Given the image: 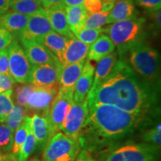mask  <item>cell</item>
<instances>
[{
	"mask_svg": "<svg viewBox=\"0 0 161 161\" xmlns=\"http://www.w3.org/2000/svg\"><path fill=\"white\" fill-rule=\"evenodd\" d=\"M160 82L141 78L124 60L119 58L109 75L86 96L88 107L110 104L127 112L160 115Z\"/></svg>",
	"mask_w": 161,
	"mask_h": 161,
	"instance_id": "obj_1",
	"label": "cell"
},
{
	"mask_svg": "<svg viewBox=\"0 0 161 161\" xmlns=\"http://www.w3.org/2000/svg\"><path fill=\"white\" fill-rule=\"evenodd\" d=\"M88 109L87 119L78 137L81 148L88 151L116 144L140 130L148 121L160 116L134 114L104 104H93Z\"/></svg>",
	"mask_w": 161,
	"mask_h": 161,
	"instance_id": "obj_2",
	"label": "cell"
},
{
	"mask_svg": "<svg viewBox=\"0 0 161 161\" xmlns=\"http://www.w3.org/2000/svg\"><path fill=\"white\" fill-rule=\"evenodd\" d=\"M126 55L127 60H124L141 78L150 82H160V56L158 50L143 41L131 46L124 57Z\"/></svg>",
	"mask_w": 161,
	"mask_h": 161,
	"instance_id": "obj_3",
	"label": "cell"
},
{
	"mask_svg": "<svg viewBox=\"0 0 161 161\" xmlns=\"http://www.w3.org/2000/svg\"><path fill=\"white\" fill-rule=\"evenodd\" d=\"M146 19L133 16L130 19L111 23L104 29V33L117 49L119 58L124 57L131 46L143 42Z\"/></svg>",
	"mask_w": 161,
	"mask_h": 161,
	"instance_id": "obj_4",
	"label": "cell"
},
{
	"mask_svg": "<svg viewBox=\"0 0 161 161\" xmlns=\"http://www.w3.org/2000/svg\"><path fill=\"white\" fill-rule=\"evenodd\" d=\"M78 140L58 131L43 150V161H73L80 152Z\"/></svg>",
	"mask_w": 161,
	"mask_h": 161,
	"instance_id": "obj_5",
	"label": "cell"
},
{
	"mask_svg": "<svg viewBox=\"0 0 161 161\" xmlns=\"http://www.w3.org/2000/svg\"><path fill=\"white\" fill-rule=\"evenodd\" d=\"M160 148L145 143H130L110 151L103 161H158Z\"/></svg>",
	"mask_w": 161,
	"mask_h": 161,
	"instance_id": "obj_6",
	"label": "cell"
},
{
	"mask_svg": "<svg viewBox=\"0 0 161 161\" xmlns=\"http://www.w3.org/2000/svg\"><path fill=\"white\" fill-rule=\"evenodd\" d=\"M10 75L15 82L29 84L33 65L29 61L23 48L14 40L8 47Z\"/></svg>",
	"mask_w": 161,
	"mask_h": 161,
	"instance_id": "obj_7",
	"label": "cell"
},
{
	"mask_svg": "<svg viewBox=\"0 0 161 161\" xmlns=\"http://www.w3.org/2000/svg\"><path fill=\"white\" fill-rule=\"evenodd\" d=\"M74 89L58 87L57 94L50 104L48 119L51 126L52 136L60 131L62 125L73 103Z\"/></svg>",
	"mask_w": 161,
	"mask_h": 161,
	"instance_id": "obj_8",
	"label": "cell"
},
{
	"mask_svg": "<svg viewBox=\"0 0 161 161\" xmlns=\"http://www.w3.org/2000/svg\"><path fill=\"white\" fill-rule=\"evenodd\" d=\"M88 104L86 98L81 103H73L70 107L62 125L60 131L66 135L78 140L80 131L88 116Z\"/></svg>",
	"mask_w": 161,
	"mask_h": 161,
	"instance_id": "obj_9",
	"label": "cell"
},
{
	"mask_svg": "<svg viewBox=\"0 0 161 161\" xmlns=\"http://www.w3.org/2000/svg\"><path fill=\"white\" fill-rule=\"evenodd\" d=\"M58 90V84L50 86H35L31 85L25 107L26 109L48 115L50 104Z\"/></svg>",
	"mask_w": 161,
	"mask_h": 161,
	"instance_id": "obj_10",
	"label": "cell"
},
{
	"mask_svg": "<svg viewBox=\"0 0 161 161\" xmlns=\"http://www.w3.org/2000/svg\"><path fill=\"white\" fill-rule=\"evenodd\" d=\"M52 31L51 25L46 17L44 8H43L29 16L27 25L19 39L37 41Z\"/></svg>",
	"mask_w": 161,
	"mask_h": 161,
	"instance_id": "obj_11",
	"label": "cell"
},
{
	"mask_svg": "<svg viewBox=\"0 0 161 161\" xmlns=\"http://www.w3.org/2000/svg\"><path fill=\"white\" fill-rule=\"evenodd\" d=\"M19 40L32 65L53 64L62 66L57 58L40 43L34 40Z\"/></svg>",
	"mask_w": 161,
	"mask_h": 161,
	"instance_id": "obj_12",
	"label": "cell"
},
{
	"mask_svg": "<svg viewBox=\"0 0 161 161\" xmlns=\"http://www.w3.org/2000/svg\"><path fill=\"white\" fill-rule=\"evenodd\" d=\"M61 69L62 66L60 65H33L29 84L35 86L57 85Z\"/></svg>",
	"mask_w": 161,
	"mask_h": 161,
	"instance_id": "obj_13",
	"label": "cell"
},
{
	"mask_svg": "<svg viewBox=\"0 0 161 161\" xmlns=\"http://www.w3.org/2000/svg\"><path fill=\"white\" fill-rule=\"evenodd\" d=\"M64 3L58 4L48 8H44L45 14L51 25L52 31L66 37L73 38L75 36L70 31L66 17V11Z\"/></svg>",
	"mask_w": 161,
	"mask_h": 161,
	"instance_id": "obj_14",
	"label": "cell"
},
{
	"mask_svg": "<svg viewBox=\"0 0 161 161\" xmlns=\"http://www.w3.org/2000/svg\"><path fill=\"white\" fill-rule=\"evenodd\" d=\"M95 66L91 64L90 60H85L81 73L74 86L73 102L81 103L86 99V96L91 88L93 80Z\"/></svg>",
	"mask_w": 161,
	"mask_h": 161,
	"instance_id": "obj_15",
	"label": "cell"
},
{
	"mask_svg": "<svg viewBox=\"0 0 161 161\" xmlns=\"http://www.w3.org/2000/svg\"><path fill=\"white\" fill-rule=\"evenodd\" d=\"M31 130L36 141V149L43 151L52 136L48 115L34 114L31 117Z\"/></svg>",
	"mask_w": 161,
	"mask_h": 161,
	"instance_id": "obj_16",
	"label": "cell"
},
{
	"mask_svg": "<svg viewBox=\"0 0 161 161\" xmlns=\"http://www.w3.org/2000/svg\"><path fill=\"white\" fill-rule=\"evenodd\" d=\"M69 40V37H66L57 32L52 31L43 36L36 42L43 45L51 53L53 54L62 65L64 54Z\"/></svg>",
	"mask_w": 161,
	"mask_h": 161,
	"instance_id": "obj_17",
	"label": "cell"
},
{
	"mask_svg": "<svg viewBox=\"0 0 161 161\" xmlns=\"http://www.w3.org/2000/svg\"><path fill=\"white\" fill-rule=\"evenodd\" d=\"M29 17L14 11H8L5 14H0V27L9 31L14 37L19 38L27 25Z\"/></svg>",
	"mask_w": 161,
	"mask_h": 161,
	"instance_id": "obj_18",
	"label": "cell"
},
{
	"mask_svg": "<svg viewBox=\"0 0 161 161\" xmlns=\"http://www.w3.org/2000/svg\"><path fill=\"white\" fill-rule=\"evenodd\" d=\"M90 45L81 42L75 37L69 38L64 54L62 66L66 64L85 61Z\"/></svg>",
	"mask_w": 161,
	"mask_h": 161,
	"instance_id": "obj_19",
	"label": "cell"
},
{
	"mask_svg": "<svg viewBox=\"0 0 161 161\" xmlns=\"http://www.w3.org/2000/svg\"><path fill=\"white\" fill-rule=\"evenodd\" d=\"M118 59L119 56L117 52H114L98 60L97 66L95 68L91 88H90V90L87 95L93 92L98 85L109 75V74L115 66Z\"/></svg>",
	"mask_w": 161,
	"mask_h": 161,
	"instance_id": "obj_20",
	"label": "cell"
},
{
	"mask_svg": "<svg viewBox=\"0 0 161 161\" xmlns=\"http://www.w3.org/2000/svg\"><path fill=\"white\" fill-rule=\"evenodd\" d=\"M85 61L66 64L62 66L58 80V87L74 89V86L83 69Z\"/></svg>",
	"mask_w": 161,
	"mask_h": 161,
	"instance_id": "obj_21",
	"label": "cell"
},
{
	"mask_svg": "<svg viewBox=\"0 0 161 161\" xmlns=\"http://www.w3.org/2000/svg\"><path fill=\"white\" fill-rule=\"evenodd\" d=\"M66 17L70 31L74 36L84 28V23L87 17L83 5L65 7Z\"/></svg>",
	"mask_w": 161,
	"mask_h": 161,
	"instance_id": "obj_22",
	"label": "cell"
},
{
	"mask_svg": "<svg viewBox=\"0 0 161 161\" xmlns=\"http://www.w3.org/2000/svg\"><path fill=\"white\" fill-rule=\"evenodd\" d=\"M115 46L110 37L102 35L90 46L88 51V60L98 61L102 58L115 51Z\"/></svg>",
	"mask_w": 161,
	"mask_h": 161,
	"instance_id": "obj_23",
	"label": "cell"
},
{
	"mask_svg": "<svg viewBox=\"0 0 161 161\" xmlns=\"http://www.w3.org/2000/svg\"><path fill=\"white\" fill-rule=\"evenodd\" d=\"M134 11L135 7L133 0H120L116 2L108 16L107 24L130 19L134 16Z\"/></svg>",
	"mask_w": 161,
	"mask_h": 161,
	"instance_id": "obj_24",
	"label": "cell"
},
{
	"mask_svg": "<svg viewBox=\"0 0 161 161\" xmlns=\"http://www.w3.org/2000/svg\"><path fill=\"white\" fill-rule=\"evenodd\" d=\"M141 140L143 142L160 148L161 129L160 118L152 119L146 122L140 129Z\"/></svg>",
	"mask_w": 161,
	"mask_h": 161,
	"instance_id": "obj_25",
	"label": "cell"
},
{
	"mask_svg": "<svg viewBox=\"0 0 161 161\" xmlns=\"http://www.w3.org/2000/svg\"><path fill=\"white\" fill-rule=\"evenodd\" d=\"M12 11L30 16L43 9L40 0H10Z\"/></svg>",
	"mask_w": 161,
	"mask_h": 161,
	"instance_id": "obj_26",
	"label": "cell"
},
{
	"mask_svg": "<svg viewBox=\"0 0 161 161\" xmlns=\"http://www.w3.org/2000/svg\"><path fill=\"white\" fill-rule=\"evenodd\" d=\"M31 118L25 116L23 119V122L15 130L14 136L13 147H12L11 149V153L14 154L15 156H17L20 148H21L24 141L28 135L29 130L31 128Z\"/></svg>",
	"mask_w": 161,
	"mask_h": 161,
	"instance_id": "obj_27",
	"label": "cell"
},
{
	"mask_svg": "<svg viewBox=\"0 0 161 161\" xmlns=\"http://www.w3.org/2000/svg\"><path fill=\"white\" fill-rule=\"evenodd\" d=\"M26 110L27 109L25 107L21 104H16L14 105L5 122L6 125L8 127L13 133L15 132L18 127L23 122V119L25 116Z\"/></svg>",
	"mask_w": 161,
	"mask_h": 161,
	"instance_id": "obj_28",
	"label": "cell"
},
{
	"mask_svg": "<svg viewBox=\"0 0 161 161\" xmlns=\"http://www.w3.org/2000/svg\"><path fill=\"white\" fill-rule=\"evenodd\" d=\"M36 149V141L35 136L31 130V126L28 133L23 146L20 148L19 153L17 156V161H26L31 156V154Z\"/></svg>",
	"mask_w": 161,
	"mask_h": 161,
	"instance_id": "obj_29",
	"label": "cell"
},
{
	"mask_svg": "<svg viewBox=\"0 0 161 161\" xmlns=\"http://www.w3.org/2000/svg\"><path fill=\"white\" fill-rule=\"evenodd\" d=\"M13 90H8L0 93V122L5 123L11 113L14 104L12 100Z\"/></svg>",
	"mask_w": 161,
	"mask_h": 161,
	"instance_id": "obj_30",
	"label": "cell"
},
{
	"mask_svg": "<svg viewBox=\"0 0 161 161\" xmlns=\"http://www.w3.org/2000/svg\"><path fill=\"white\" fill-rule=\"evenodd\" d=\"M14 142V133L6 125H0V153L11 152Z\"/></svg>",
	"mask_w": 161,
	"mask_h": 161,
	"instance_id": "obj_31",
	"label": "cell"
},
{
	"mask_svg": "<svg viewBox=\"0 0 161 161\" xmlns=\"http://www.w3.org/2000/svg\"><path fill=\"white\" fill-rule=\"evenodd\" d=\"M109 14L100 11L96 13L88 14L84 23V28L90 29H102L107 24V19Z\"/></svg>",
	"mask_w": 161,
	"mask_h": 161,
	"instance_id": "obj_32",
	"label": "cell"
},
{
	"mask_svg": "<svg viewBox=\"0 0 161 161\" xmlns=\"http://www.w3.org/2000/svg\"><path fill=\"white\" fill-rule=\"evenodd\" d=\"M104 33V29L102 28L99 29H90L84 28L77 34L75 37L83 43L91 45L97 38Z\"/></svg>",
	"mask_w": 161,
	"mask_h": 161,
	"instance_id": "obj_33",
	"label": "cell"
},
{
	"mask_svg": "<svg viewBox=\"0 0 161 161\" xmlns=\"http://www.w3.org/2000/svg\"><path fill=\"white\" fill-rule=\"evenodd\" d=\"M0 73L11 75L9 72V58L8 48L0 50Z\"/></svg>",
	"mask_w": 161,
	"mask_h": 161,
	"instance_id": "obj_34",
	"label": "cell"
},
{
	"mask_svg": "<svg viewBox=\"0 0 161 161\" xmlns=\"http://www.w3.org/2000/svg\"><path fill=\"white\" fill-rule=\"evenodd\" d=\"M140 7L148 11H154L160 9L161 0H135Z\"/></svg>",
	"mask_w": 161,
	"mask_h": 161,
	"instance_id": "obj_35",
	"label": "cell"
},
{
	"mask_svg": "<svg viewBox=\"0 0 161 161\" xmlns=\"http://www.w3.org/2000/svg\"><path fill=\"white\" fill-rule=\"evenodd\" d=\"M102 4V0H84L83 5L88 15L100 11Z\"/></svg>",
	"mask_w": 161,
	"mask_h": 161,
	"instance_id": "obj_36",
	"label": "cell"
},
{
	"mask_svg": "<svg viewBox=\"0 0 161 161\" xmlns=\"http://www.w3.org/2000/svg\"><path fill=\"white\" fill-rule=\"evenodd\" d=\"M15 80L11 75L0 73V93L12 90Z\"/></svg>",
	"mask_w": 161,
	"mask_h": 161,
	"instance_id": "obj_37",
	"label": "cell"
},
{
	"mask_svg": "<svg viewBox=\"0 0 161 161\" xmlns=\"http://www.w3.org/2000/svg\"><path fill=\"white\" fill-rule=\"evenodd\" d=\"M14 40V37L9 31L0 27V50L8 47Z\"/></svg>",
	"mask_w": 161,
	"mask_h": 161,
	"instance_id": "obj_38",
	"label": "cell"
},
{
	"mask_svg": "<svg viewBox=\"0 0 161 161\" xmlns=\"http://www.w3.org/2000/svg\"><path fill=\"white\" fill-rule=\"evenodd\" d=\"M152 12V29L155 30L158 32L160 30V9L157 10Z\"/></svg>",
	"mask_w": 161,
	"mask_h": 161,
	"instance_id": "obj_39",
	"label": "cell"
},
{
	"mask_svg": "<svg viewBox=\"0 0 161 161\" xmlns=\"http://www.w3.org/2000/svg\"><path fill=\"white\" fill-rule=\"evenodd\" d=\"M94 158H92L91 153L90 151L86 149H83L79 152L78 156L73 161H94Z\"/></svg>",
	"mask_w": 161,
	"mask_h": 161,
	"instance_id": "obj_40",
	"label": "cell"
},
{
	"mask_svg": "<svg viewBox=\"0 0 161 161\" xmlns=\"http://www.w3.org/2000/svg\"><path fill=\"white\" fill-rule=\"evenodd\" d=\"M41 2L42 6L43 8H48L51 7L58 4L64 3L63 0H40Z\"/></svg>",
	"mask_w": 161,
	"mask_h": 161,
	"instance_id": "obj_41",
	"label": "cell"
},
{
	"mask_svg": "<svg viewBox=\"0 0 161 161\" xmlns=\"http://www.w3.org/2000/svg\"><path fill=\"white\" fill-rule=\"evenodd\" d=\"M114 5V3H112V2H108V1H104L102 4V8H101V11L104 12V13L110 14V12L111 11Z\"/></svg>",
	"mask_w": 161,
	"mask_h": 161,
	"instance_id": "obj_42",
	"label": "cell"
},
{
	"mask_svg": "<svg viewBox=\"0 0 161 161\" xmlns=\"http://www.w3.org/2000/svg\"><path fill=\"white\" fill-rule=\"evenodd\" d=\"M10 8V0H0V14H5Z\"/></svg>",
	"mask_w": 161,
	"mask_h": 161,
	"instance_id": "obj_43",
	"label": "cell"
},
{
	"mask_svg": "<svg viewBox=\"0 0 161 161\" xmlns=\"http://www.w3.org/2000/svg\"><path fill=\"white\" fill-rule=\"evenodd\" d=\"M0 161H17V156H15L12 153H11V154L0 153Z\"/></svg>",
	"mask_w": 161,
	"mask_h": 161,
	"instance_id": "obj_44",
	"label": "cell"
},
{
	"mask_svg": "<svg viewBox=\"0 0 161 161\" xmlns=\"http://www.w3.org/2000/svg\"><path fill=\"white\" fill-rule=\"evenodd\" d=\"M84 0H63V3L66 7L83 5Z\"/></svg>",
	"mask_w": 161,
	"mask_h": 161,
	"instance_id": "obj_45",
	"label": "cell"
},
{
	"mask_svg": "<svg viewBox=\"0 0 161 161\" xmlns=\"http://www.w3.org/2000/svg\"><path fill=\"white\" fill-rule=\"evenodd\" d=\"M26 161H40L39 159L37 158H31L30 159V160H27Z\"/></svg>",
	"mask_w": 161,
	"mask_h": 161,
	"instance_id": "obj_46",
	"label": "cell"
},
{
	"mask_svg": "<svg viewBox=\"0 0 161 161\" xmlns=\"http://www.w3.org/2000/svg\"><path fill=\"white\" fill-rule=\"evenodd\" d=\"M104 1H108V2H112V3H116V2L120 1V0H104Z\"/></svg>",
	"mask_w": 161,
	"mask_h": 161,
	"instance_id": "obj_47",
	"label": "cell"
},
{
	"mask_svg": "<svg viewBox=\"0 0 161 161\" xmlns=\"http://www.w3.org/2000/svg\"><path fill=\"white\" fill-rule=\"evenodd\" d=\"M94 161H96V160H94Z\"/></svg>",
	"mask_w": 161,
	"mask_h": 161,
	"instance_id": "obj_48",
	"label": "cell"
}]
</instances>
